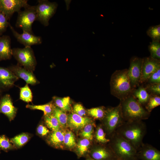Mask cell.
<instances>
[{
	"mask_svg": "<svg viewBox=\"0 0 160 160\" xmlns=\"http://www.w3.org/2000/svg\"><path fill=\"white\" fill-rule=\"evenodd\" d=\"M52 114L58 120L60 126L63 127L67 126L68 116L65 112L55 106Z\"/></svg>",
	"mask_w": 160,
	"mask_h": 160,
	"instance_id": "24",
	"label": "cell"
},
{
	"mask_svg": "<svg viewBox=\"0 0 160 160\" xmlns=\"http://www.w3.org/2000/svg\"><path fill=\"white\" fill-rule=\"evenodd\" d=\"M20 89V99L26 103L31 102L33 100V94L28 84H26Z\"/></svg>",
	"mask_w": 160,
	"mask_h": 160,
	"instance_id": "26",
	"label": "cell"
},
{
	"mask_svg": "<svg viewBox=\"0 0 160 160\" xmlns=\"http://www.w3.org/2000/svg\"><path fill=\"white\" fill-rule=\"evenodd\" d=\"M18 13L16 26L21 28L23 31L33 34L32 25L34 21L36 20V6L29 5L23 11H20Z\"/></svg>",
	"mask_w": 160,
	"mask_h": 160,
	"instance_id": "7",
	"label": "cell"
},
{
	"mask_svg": "<svg viewBox=\"0 0 160 160\" xmlns=\"http://www.w3.org/2000/svg\"><path fill=\"white\" fill-rule=\"evenodd\" d=\"M55 106L52 102L48 103L41 105H34L28 104L26 105L27 108L31 110H38L43 111L44 115L46 116L52 114L54 109Z\"/></svg>",
	"mask_w": 160,
	"mask_h": 160,
	"instance_id": "23",
	"label": "cell"
},
{
	"mask_svg": "<svg viewBox=\"0 0 160 160\" xmlns=\"http://www.w3.org/2000/svg\"><path fill=\"white\" fill-rule=\"evenodd\" d=\"M138 156L143 160H160V152L152 145L143 143L137 150Z\"/></svg>",
	"mask_w": 160,
	"mask_h": 160,
	"instance_id": "17",
	"label": "cell"
},
{
	"mask_svg": "<svg viewBox=\"0 0 160 160\" xmlns=\"http://www.w3.org/2000/svg\"><path fill=\"white\" fill-rule=\"evenodd\" d=\"M30 137L27 133H23L15 136L10 141L17 147H20L24 145L29 140Z\"/></svg>",
	"mask_w": 160,
	"mask_h": 160,
	"instance_id": "31",
	"label": "cell"
},
{
	"mask_svg": "<svg viewBox=\"0 0 160 160\" xmlns=\"http://www.w3.org/2000/svg\"><path fill=\"white\" fill-rule=\"evenodd\" d=\"M144 86L150 95L160 96V83H146L145 86Z\"/></svg>",
	"mask_w": 160,
	"mask_h": 160,
	"instance_id": "36",
	"label": "cell"
},
{
	"mask_svg": "<svg viewBox=\"0 0 160 160\" xmlns=\"http://www.w3.org/2000/svg\"><path fill=\"white\" fill-rule=\"evenodd\" d=\"M89 124H95L93 120L90 118L81 117L75 113H72L68 116L67 126L72 129H82Z\"/></svg>",
	"mask_w": 160,
	"mask_h": 160,
	"instance_id": "18",
	"label": "cell"
},
{
	"mask_svg": "<svg viewBox=\"0 0 160 160\" xmlns=\"http://www.w3.org/2000/svg\"><path fill=\"white\" fill-rule=\"evenodd\" d=\"M148 49L151 57L153 58L160 60V41H152L148 46Z\"/></svg>",
	"mask_w": 160,
	"mask_h": 160,
	"instance_id": "29",
	"label": "cell"
},
{
	"mask_svg": "<svg viewBox=\"0 0 160 160\" xmlns=\"http://www.w3.org/2000/svg\"><path fill=\"white\" fill-rule=\"evenodd\" d=\"M44 118L47 126L53 131L59 130L60 126L59 122L52 114L44 116Z\"/></svg>",
	"mask_w": 160,
	"mask_h": 160,
	"instance_id": "25",
	"label": "cell"
},
{
	"mask_svg": "<svg viewBox=\"0 0 160 160\" xmlns=\"http://www.w3.org/2000/svg\"><path fill=\"white\" fill-rule=\"evenodd\" d=\"M64 133L59 130L53 131L49 136L48 141L49 144L56 148L60 147L63 143Z\"/></svg>",
	"mask_w": 160,
	"mask_h": 160,
	"instance_id": "21",
	"label": "cell"
},
{
	"mask_svg": "<svg viewBox=\"0 0 160 160\" xmlns=\"http://www.w3.org/2000/svg\"><path fill=\"white\" fill-rule=\"evenodd\" d=\"M94 124H89L86 125L80 133V135L84 138L91 141L93 139Z\"/></svg>",
	"mask_w": 160,
	"mask_h": 160,
	"instance_id": "34",
	"label": "cell"
},
{
	"mask_svg": "<svg viewBox=\"0 0 160 160\" xmlns=\"http://www.w3.org/2000/svg\"><path fill=\"white\" fill-rule=\"evenodd\" d=\"M147 127L143 121H125L115 132L129 142L137 150L143 143Z\"/></svg>",
	"mask_w": 160,
	"mask_h": 160,
	"instance_id": "1",
	"label": "cell"
},
{
	"mask_svg": "<svg viewBox=\"0 0 160 160\" xmlns=\"http://www.w3.org/2000/svg\"><path fill=\"white\" fill-rule=\"evenodd\" d=\"M132 95L138 102L143 106L148 102L150 96L143 85H139L134 89Z\"/></svg>",
	"mask_w": 160,
	"mask_h": 160,
	"instance_id": "20",
	"label": "cell"
},
{
	"mask_svg": "<svg viewBox=\"0 0 160 160\" xmlns=\"http://www.w3.org/2000/svg\"><path fill=\"white\" fill-rule=\"evenodd\" d=\"M143 58L132 57L130 60L127 73L131 85L134 89L140 85L142 74Z\"/></svg>",
	"mask_w": 160,
	"mask_h": 160,
	"instance_id": "9",
	"label": "cell"
},
{
	"mask_svg": "<svg viewBox=\"0 0 160 160\" xmlns=\"http://www.w3.org/2000/svg\"><path fill=\"white\" fill-rule=\"evenodd\" d=\"M87 160H94L92 159V158L89 157L87 159Z\"/></svg>",
	"mask_w": 160,
	"mask_h": 160,
	"instance_id": "43",
	"label": "cell"
},
{
	"mask_svg": "<svg viewBox=\"0 0 160 160\" xmlns=\"http://www.w3.org/2000/svg\"><path fill=\"white\" fill-rule=\"evenodd\" d=\"M2 92L0 90V101L1 99V98L2 97Z\"/></svg>",
	"mask_w": 160,
	"mask_h": 160,
	"instance_id": "42",
	"label": "cell"
},
{
	"mask_svg": "<svg viewBox=\"0 0 160 160\" xmlns=\"http://www.w3.org/2000/svg\"><path fill=\"white\" fill-rule=\"evenodd\" d=\"M53 99L57 107L61 110L65 112L71 111L70 99L69 97L60 98L54 96Z\"/></svg>",
	"mask_w": 160,
	"mask_h": 160,
	"instance_id": "22",
	"label": "cell"
},
{
	"mask_svg": "<svg viewBox=\"0 0 160 160\" xmlns=\"http://www.w3.org/2000/svg\"><path fill=\"white\" fill-rule=\"evenodd\" d=\"M27 0H0V11L9 20L15 12H20L29 5Z\"/></svg>",
	"mask_w": 160,
	"mask_h": 160,
	"instance_id": "10",
	"label": "cell"
},
{
	"mask_svg": "<svg viewBox=\"0 0 160 160\" xmlns=\"http://www.w3.org/2000/svg\"><path fill=\"white\" fill-rule=\"evenodd\" d=\"M12 56L10 37L6 35L0 36V61L10 59Z\"/></svg>",
	"mask_w": 160,
	"mask_h": 160,
	"instance_id": "19",
	"label": "cell"
},
{
	"mask_svg": "<svg viewBox=\"0 0 160 160\" xmlns=\"http://www.w3.org/2000/svg\"><path fill=\"white\" fill-rule=\"evenodd\" d=\"M63 144L69 148H74L76 145L74 135L71 131H68L64 134Z\"/></svg>",
	"mask_w": 160,
	"mask_h": 160,
	"instance_id": "35",
	"label": "cell"
},
{
	"mask_svg": "<svg viewBox=\"0 0 160 160\" xmlns=\"http://www.w3.org/2000/svg\"><path fill=\"white\" fill-rule=\"evenodd\" d=\"M2 34H1V33H0V36H1V35Z\"/></svg>",
	"mask_w": 160,
	"mask_h": 160,
	"instance_id": "44",
	"label": "cell"
},
{
	"mask_svg": "<svg viewBox=\"0 0 160 160\" xmlns=\"http://www.w3.org/2000/svg\"><path fill=\"white\" fill-rule=\"evenodd\" d=\"M146 33L152 39V41H160V24L150 26L147 31Z\"/></svg>",
	"mask_w": 160,
	"mask_h": 160,
	"instance_id": "30",
	"label": "cell"
},
{
	"mask_svg": "<svg viewBox=\"0 0 160 160\" xmlns=\"http://www.w3.org/2000/svg\"><path fill=\"white\" fill-rule=\"evenodd\" d=\"M37 132L41 136H44L47 135L49 131L46 127L42 124H40L37 128Z\"/></svg>",
	"mask_w": 160,
	"mask_h": 160,
	"instance_id": "41",
	"label": "cell"
},
{
	"mask_svg": "<svg viewBox=\"0 0 160 160\" xmlns=\"http://www.w3.org/2000/svg\"><path fill=\"white\" fill-rule=\"evenodd\" d=\"M73 110L75 113L83 117L86 115V111L80 104H75L73 106Z\"/></svg>",
	"mask_w": 160,
	"mask_h": 160,
	"instance_id": "40",
	"label": "cell"
},
{
	"mask_svg": "<svg viewBox=\"0 0 160 160\" xmlns=\"http://www.w3.org/2000/svg\"><path fill=\"white\" fill-rule=\"evenodd\" d=\"M103 120V126L105 133L111 137L125 121L123 117L119 103L117 106L111 107L106 109Z\"/></svg>",
	"mask_w": 160,
	"mask_h": 160,
	"instance_id": "5",
	"label": "cell"
},
{
	"mask_svg": "<svg viewBox=\"0 0 160 160\" xmlns=\"http://www.w3.org/2000/svg\"><path fill=\"white\" fill-rule=\"evenodd\" d=\"M106 134L102 126H98L95 132V137L96 141L100 143L104 144L108 143L110 139L106 137Z\"/></svg>",
	"mask_w": 160,
	"mask_h": 160,
	"instance_id": "28",
	"label": "cell"
},
{
	"mask_svg": "<svg viewBox=\"0 0 160 160\" xmlns=\"http://www.w3.org/2000/svg\"><path fill=\"white\" fill-rule=\"evenodd\" d=\"M106 109L103 106L92 108L88 109V114L94 119L102 120L105 114Z\"/></svg>",
	"mask_w": 160,
	"mask_h": 160,
	"instance_id": "27",
	"label": "cell"
},
{
	"mask_svg": "<svg viewBox=\"0 0 160 160\" xmlns=\"http://www.w3.org/2000/svg\"><path fill=\"white\" fill-rule=\"evenodd\" d=\"M8 68L19 79L20 78L24 80L27 84L34 85L39 83L33 72L29 71L17 64L11 65Z\"/></svg>",
	"mask_w": 160,
	"mask_h": 160,
	"instance_id": "14",
	"label": "cell"
},
{
	"mask_svg": "<svg viewBox=\"0 0 160 160\" xmlns=\"http://www.w3.org/2000/svg\"><path fill=\"white\" fill-rule=\"evenodd\" d=\"M8 19L6 15L0 11V33L1 34L6 30L9 23Z\"/></svg>",
	"mask_w": 160,
	"mask_h": 160,
	"instance_id": "38",
	"label": "cell"
},
{
	"mask_svg": "<svg viewBox=\"0 0 160 160\" xmlns=\"http://www.w3.org/2000/svg\"><path fill=\"white\" fill-rule=\"evenodd\" d=\"M17 108L13 105L10 96L8 94L2 96L0 102V113L6 116L9 121L14 118L17 112Z\"/></svg>",
	"mask_w": 160,
	"mask_h": 160,
	"instance_id": "16",
	"label": "cell"
},
{
	"mask_svg": "<svg viewBox=\"0 0 160 160\" xmlns=\"http://www.w3.org/2000/svg\"><path fill=\"white\" fill-rule=\"evenodd\" d=\"M150 95L148 101L144 106L145 109L150 113L153 109L160 105V96Z\"/></svg>",
	"mask_w": 160,
	"mask_h": 160,
	"instance_id": "32",
	"label": "cell"
},
{
	"mask_svg": "<svg viewBox=\"0 0 160 160\" xmlns=\"http://www.w3.org/2000/svg\"><path fill=\"white\" fill-rule=\"evenodd\" d=\"M145 83L150 84L160 83V68L150 76Z\"/></svg>",
	"mask_w": 160,
	"mask_h": 160,
	"instance_id": "39",
	"label": "cell"
},
{
	"mask_svg": "<svg viewBox=\"0 0 160 160\" xmlns=\"http://www.w3.org/2000/svg\"><path fill=\"white\" fill-rule=\"evenodd\" d=\"M110 85L111 94L120 101L131 95L134 89L127 69L115 71L111 75Z\"/></svg>",
	"mask_w": 160,
	"mask_h": 160,
	"instance_id": "2",
	"label": "cell"
},
{
	"mask_svg": "<svg viewBox=\"0 0 160 160\" xmlns=\"http://www.w3.org/2000/svg\"><path fill=\"white\" fill-rule=\"evenodd\" d=\"M108 145L117 158L121 160H135L137 150L127 141L115 133L109 138Z\"/></svg>",
	"mask_w": 160,
	"mask_h": 160,
	"instance_id": "4",
	"label": "cell"
},
{
	"mask_svg": "<svg viewBox=\"0 0 160 160\" xmlns=\"http://www.w3.org/2000/svg\"><path fill=\"white\" fill-rule=\"evenodd\" d=\"M160 68V60L150 56L143 58L142 74L140 84H145L150 76Z\"/></svg>",
	"mask_w": 160,
	"mask_h": 160,
	"instance_id": "11",
	"label": "cell"
},
{
	"mask_svg": "<svg viewBox=\"0 0 160 160\" xmlns=\"http://www.w3.org/2000/svg\"><path fill=\"white\" fill-rule=\"evenodd\" d=\"M12 56L17 62V64L26 69L33 72L37 65L33 49L31 47L12 49Z\"/></svg>",
	"mask_w": 160,
	"mask_h": 160,
	"instance_id": "6",
	"label": "cell"
},
{
	"mask_svg": "<svg viewBox=\"0 0 160 160\" xmlns=\"http://www.w3.org/2000/svg\"><path fill=\"white\" fill-rule=\"evenodd\" d=\"M90 144V140L87 139L80 140L76 147V152L78 155L81 156L84 154L88 151Z\"/></svg>",
	"mask_w": 160,
	"mask_h": 160,
	"instance_id": "33",
	"label": "cell"
},
{
	"mask_svg": "<svg viewBox=\"0 0 160 160\" xmlns=\"http://www.w3.org/2000/svg\"><path fill=\"white\" fill-rule=\"evenodd\" d=\"M18 79L8 68L0 66V90L2 92L12 87Z\"/></svg>",
	"mask_w": 160,
	"mask_h": 160,
	"instance_id": "15",
	"label": "cell"
},
{
	"mask_svg": "<svg viewBox=\"0 0 160 160\" xmlns=\"http://www.w3.org/2000/svg\"><path fill=\"white\" fill-rule=\"evenodd\" d=\"M91 152L92 158L94 160H117V157L108 144L105 146L96 145Z\"/></svg>",
	"mask_w": 160,
	"mask_h": 160,
	"instance_id": "13",
	"label": "cell"
},
{
	"mask_svg": "<svg viewBox=\"0 0 160 160\" xmlns=\"http://www.w3.org/2000/svg\"><path fill=\"white\" fill-rule=\"evenodd\" d=\"M121 112L125 121H143L148 119L150 113L132 95L120 101Z\"/></svg>",
	"mask_w": 160,
	"mask_h": 160,
	"instance_id": "3",
	"label": "cell"
},
{
	"mask_svg": "<svg viewBox=\"0 0 160 160\" xmlns=\"http://www.w3.org/2000/svg\"><path fill=\"white\" fill-rule=\"evenodd\" d=\"M38 4L36 6V20L44 26H47L49 20L56 11L57 4L46 0H38Z\"/></svg>",
	"mask_w": 160,
	"mask_h": 160,
	"instance_id": "8",
	"label": "cell"
},
{
	"mask_svg": "<svg viewBox=\"0 0 160 160\" xmlns=\"http://www.w3.org/2000/svg\"><path fill=\"white\" fill-rule=\"evenodd\" d=\"M9 26L13 35L20 43L25 47H31L34 45L39 44L42 43L41 37L37 36L25 31H23L20 34L15 30L14 28L9 23Z\"/></svg>",
	"mask_w": 160,
	"mask_h": 160,
	"instance_id": "12",
	"label": "cell"
},
{
	"mask_svg": "<svg viewBox=\"0 0 160 160\" xmlns=\"http://www.w3.org/2000/svg\"><path fill=\"white\" fill-rule=\"evenodd\" d=\"M12 148L11 142L5 135H0V149L7 151Z\"/></svg>",
	"mask_w": 160,
	"mask_h": 160,
	"instance_id": "37",
	"label": "cell"
}]
</instances>
